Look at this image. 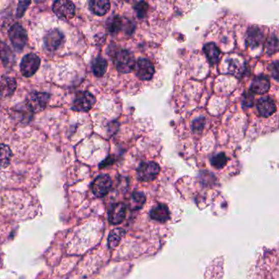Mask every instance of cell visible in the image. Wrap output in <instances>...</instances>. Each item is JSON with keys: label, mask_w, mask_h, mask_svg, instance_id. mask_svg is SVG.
I'll list each match as a JSON object with an SVG mask.
<instances>
[{"label": "cell", "mask_w": 279, "mask_h": 279, "mask_svg": "<svg viewBox=\"0 0 279 279\" xmlns=\"http://www.w3.org/2000/svg\"><path fill=\"white\" fill-rule=\"evenodd\" d=\"M106 69H107V63L103 58L98 57L94 59L92 64V70L97 77H102V75H104Z\"/></svg>", "instance_id": "d6986e66"}, {"label": "cell", "mask_w": 279, "mask_h": 279, "mask_svg": "<svg viewBox=\"0 0 279 279\" xmlns=\"http://www.w3.org/2000/svg\"><path fill=\"white\" fill-rule=\"evenodd\" d=\"M113 185V181L108 175H102L96 178L92 184V191L95 196L102 198L108 193Z\"/></svg>", "instance_id": "30bf717a"}, {"label": "cell", "mask_w": 279, "mask_h": 279, "mask_svg": "<svg viewBox=\"0 0 279 279\" xmlns=\"http://www.w3.org/2000/svg\"><path fill=\"white\" fill-rule=\"evenodd\" d=\"M257 107L259 115L262 117H271L277 110L275 101L270 97L261 98L257 102Z\"/></svg>", "instance_id": "7c38bea8"}, {"label": "cell", "mask_w": 279, "mask_h": 279, "mask_svg": "<svg viewBox=\"0 0 279 279\" xmlns=\"http://www.w3.org/2000/svg\"><path fill=\"white\" fill-rule=\"evenodd\" d=\"M150 218L159 223H165L171 219V211L168 206L163 203L155 206L150 211Z\"/></svg>", "instance_id": "4fadbf2b"}, {"label": "cell", "mask_w": 279, "mask_h": 279, "mask_svg": "<svg viewBox=\"0 0 279 279\" xmlns=\"http://www.w3.org/2000/svg\"><path fill=\"white\" fill-rule=\"evenodd\" d=\"M133 69L136 75L142 80L151 79L154 75V66L150 60L147 59H137Z\"/></svg>", "instance_id": "9c48e42d"}, {"label": "cell", "mask_w": 279, "mask_h": 279, "mask_svg": "<svg viewBox=\"0 0 279 279\" xmlns=\"http://www.w3.org/2000/svg\"><path fill=\"white\" fill-rule=\"evenodd\" d=\"M269 71H270L272 77L277 80L278 79V61H275L274 63H272L269 67Z\"/></svg>", "instance_id": "83f0119b"}, {"label": "cell", "mask_w": 279, "mask_h": 279, "mask_svg": "<svg viewBox=\"0 0 279 279\" xmlns=\"http://www.w3.org/2000/svg\"><path fill=\"white\" fill-rule=\"evenodd\" d=\"M40 58L34 53H30L23 58L20 69L21 74L25 77H32L40 68Z\"/></svg>", "instance_id": "8992f818"}, {"label": "cell", "mask_w": 279, "mask_h": 279, "mask_svg": "<svg viewBox=\"0 0 279 279\" xmlns=\"http://www.w3.org/2000/svg\"><path fill=\"white\" fill-rule=\"evenodd\" d=\"M30 5L31 2H26V1L19 3L18 8H17V17H22Z\"/></svg>", "instance_id": "f1b7e54d"}, {"label": "cell", "mask_w": 279, "mask_h": 279, "mask_svg": "<svg viewBox=\"0 0 279 279\" xmlns=\"http://www.w3.org/2000/svg\"><path fill=\"white\" fill-rule=\"evenodd\" d=\"M123 27V21L119 16H113L106 22V29L109 33L116 34L121 32Z\"/></svg>", "instance_id": "7402d4cb"}, {"label": "cell", "mask_w": 279, "mask_h": 279, "mask_svg": "<svg viewBox=\"0 0 279 279\" xmlns=\"http://www.w3.org/2000/svg\"><path fill=\"white\" fill-rule=\"evenodd\" d=\"M227 162V156L223 152L218 153V154L213 156L211 158V165L215 167V169H222L226 165Z\"/></svg>", "instance_id": "cb8c5ba5"}, {"label": "cell", "mask_w": 279, "mask_h": 279, "mask_svg": "<svg viewBox=\"0 0 279 279\" xmlns=\"http://www.w3.org/2000/svg\"><path fill=\"white\" fill-rule=\"evenodd\" d=\"M203 52L207 58L209 63L211 64H216L219 62L220 56V50L218 46L214 43H207L203 47Z\"/></svg>", "instance_id": "ac0fdd59"}, {"label": "cell", "mask_w": 279, "mask_h": 279, "mask_svg": "<svg viewBox=\"0 0 279 279\" xmlns=\"http://www.w3.org/2000/svg\"><path fill=\"white\" fill-rule=\"evenodd\" d=\"M264 38L265 35L262 30L257 25H252L248 28L246 32V44L252 47H257L262 43Z\"/></svg>", "instance_id": "5bb4252c"}, {"label": "cell", "mask_w": 279, "mask_h": 279, "mask_svg": "<svg viewBox=\"0 0 279 279\" xmlns=\"http://www.w3.org/2000/svg\"><path fill=\"white\" fill-rule=\"evenodd\" d=\"M205 123H206V120L204 118H199V119L194 121L193 125L192 126L193 132L199 133L202 131V129L204 127Z\"/></svg>", "instance_id": "4316f807"}, {"label": "cell", "mask_w": 279, "mask_h": 279, "mask_svg": "<svg viewBox=\"0 0 279 279\" xmlns=\"http://www.w3.org/2000/svg\"><path fill=\"white\" fill-rule=\"evenodd\" d=\"M278 50V40L276 36H271L265 44V51L268 54L276 53Z\"/></svg>", "instance_id": "d4e9b609"}, {"label": "cell", "mask_w": 279, "mask_h": 279, "mask_svg": "<svg viewBox=\"0 0 279 279\" xmlns=\"http://www.w3.org/2000/svg\"><path fill=\"white\" fill-rule=\"evenodd\" d=\"M44 45L50 52H55L60 49L64 44L65 36L63 32L57 29L51 30L44 36Z\"/></svg>", "instance_id": "52a82bcc"}, {"label": "cell", "mask_w": 279, "mask_h": 279, "mask_svg": "<svg viewBox=\"0 0 279 279\" xmlns=\"http://www.w3.org/2000/svg\"><path fill=\"white\" fill-rule=\"evenodd\" d=\"M90 11L97 16H104L110 10V2L106 0H93L89 3Z\"/></svg>", "instance_id": "e0dca14e"}, {"label": "cell", "mask_w": 279, "mask_h": 279, "mask_svg": "<svg viewBox=\"0 0 279 279\" xmlns=\"http://www.w3.org/2000/svg\"><path fill=\"white\" fill-rule=\"evenodd\" d=\"M253 102H254V95H252L250 92H248L244 97L243 105L246 107H250L253 106Z\"/></svg>", "instance_id": "f546056e"}, {"label": "cell", "mask_w": 279, "mask_h": 279, "mask_svg": "<svg viewBox=\"0 0 279 279\" xmlns=\"http://www.w3.org/2000/svg\"><path fill=\"white\" fill-rule=\"evenodd\" d=\"M9 39L17 51L22 50L27 44V34L20 24H14L9 30Z\"/></svg>", "instance_id": "5b68a950"}, {"label": "cell", "mask_w": 279, "mask_h": 279, "mask_svg": "<svg viewBox=\"0 0 279 279\" xmlns=\"http://www.w3.org/2000/svg\"><path fill=\"white\" fill-rule=\"evenodd\" d=\"M125 231L121 228H117L110 232L108 237V246L111 249L117 247L121 242V239L125 237Z\"/></svg>", "instance_id": "ffe728a7"}, {"label": "cell", "mask_w": 279, "mask_h": 279, "mask_svg": "<svg viewBox=\"0 0 279 279\" xmlns=\"http://www.w3.org/2000/svg\"><path fill=\"white\" fill-rule=\"evenodd\" d=\"M270 89V82L266 75H258L255 78L250 86V90L257 94H266Z\"/></svg>", "instance_id": "9a60e30c"}, {"label": "cell", "mask_w": 279, "mask_h": 279, "mask_svg": "<svg viewBox=\"0 0 279 279\" xmlns=\"http://www.w3.org/2000/svg\"><path fill=\"white\" fill-rule=\"evenodd\" d=\"M115 65L117 71L121 73H129L134 68L135 59L131 52L126 49H122L116 54Z\"/></svg>", "instance_id": "6da1fadb"}, {"label": "cell", "mask_w": 279, "mask_h": 279, "mask_svg": "<svg viewBox=\"0 0 279 279\" xmlns=\"http://www.w3.org/2000/svg\"><path fill=\"white\" fill-rule=\"evenodd\" d=\"M13 52L9 47L4 42L0 41V59H2L5 65H9L13 61Z\"/></svg>", "instance_id": "603a6c76"}, {"label": "cell", "mask_w": 279, "mask_h": 279, "mask_svg": "<svg viewBox=\"0 0 279 279\" xmlns=\"http://www.w3.org/2000/svg\"><path fill=\"white\" fill-rule=\"evenodd\" d=\"M12 156L13 153L10 148L5 144H0V169L5 168L10 164Z\"/></svg>", "instance_id": "44dd1931"}, {"label": "cell", "mask_w": 279, "mask_h": 279, "mask_svg": "<svg viewBox=\"0 0 279 279\" xmlns=\"http://www.w3.org/2000/svg\"><path fill=\"white\" fill-rule=\"evenodd\" d=\"M17 82L13 78H0V98H9L14 94Z\"/></svg>", "instance_id": "2e32d148"}, {"label": "cell", "mask_w": 279, "mask_h": 279, "mask_svg": "<svg viewBox=\"0 0 279 279\" xmlns=\"http://www.w3.org/2000/svg\"><path fill=\"white\" fill-rule=\"evenodd\" d=\"M126 216V206L123 203H114L108 211V220L111 225H117L123 222Z\"/></svg>", "instance_id": "8fae6325"}, {"label": "cell", "mask_w": 279, "mask_h": 279, "mask_svg": "<svg viewBox=\"0 0 279 279\" xmlns=\"http://www.w3.org/2000/svg\"><path fill=\"white\" fill-rule=\"evenodd\" d=\"M160 171V167L157 163L148 161L141 163L137 168L136 174L140 181L152 182L157 177Z\"/></svg>", "instance_id": "7a4b0ae2"}, {"label": "cell", "mask_w": 279, "mask_h": 279, "mask_svg": "<svg viewBox=\"0 0 279 279\" xmlns=\"http://www.w3.org/2000/svg\"><path fill=\"white\" fill-rule=\"evenodd\" d=\"M50 99V96L46 93L34 92L26 99V106L31 111L40 113L45 109Z\"/></svg>", "instance_id": "3957f363"}, {"label": "cell", "mask_w": 279, "mask_h": 279, "mask_svg": "<svg viewBox=\"0 0 279 279\" xmlns=\"http://www.w3.org/2000/svg\"><path fill=\"white\" fill-rule=\"evenodd\" d=\"M133 9L136 12L137 17L140 18H144L146 17L147 13L148 11V5L144 1L136 3L135 5L133 6Z\"/></svg>", "instance_id": "484cf974"}, {"label": "cell", "mask_w": 279, "mask_h": 279, "mask_svg": "<svg viewBox=\"0 0 279 279\" xmlns=\"http://www.w3.org/2000/svg\"><path fill=\"white\" fill-rule=\"evenodd\" d=\"M52 11L59 18L69 20L75 16V7L71 1L59 0L53 3Z\"/></svg>", "instance_id": "ba28073f"}, {"label": "cell", "mask_w": 279, "mask_h": 279, "mask_svg": "<svg viewBox=\"0 0 279 279\" xmlns=\"http://www.w3.org/2000/svg\"><path fill=\"white\" fill-rule=\"evenodd\" d=\"M96 102V98L89 92H79L76 94L73 102L72 109L75 111L86 113L94 106Z\"/></svg>", "instance_id": "277c9868"}]
</instances>
